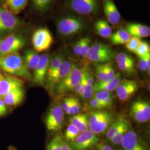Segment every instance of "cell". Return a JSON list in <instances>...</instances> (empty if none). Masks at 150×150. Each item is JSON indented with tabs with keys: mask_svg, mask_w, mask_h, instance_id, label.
<instances>
[{
	"mask_svg": "<svg viewBox=\"0 0 150 150\" xmlns=\"http://www.w3.org/2000/svg\"><path fill=\"white\" fill-rule=\"evenodd\" d=\"M0 68L9 75L28 81L32 76L23 57L18 52L7 54L0 57Z\"/></svg>",
	"mask_w": 150,
	"mask_h": 150,
	"instance_id": "1",
	"label": "cell"
},
{
	"mask_svg": "<svg viewBox=\"0 0 150 150\" xmlns=\"http://www.w3.org/2000/svg\"><path fill=\"white\" fill-rule=\"evenodd\" d=\"M86 22L82 18L74 16H64L57 23V29L60 35L70 36L78 34L85 30Z\"/></svg>",
	"mask_w": 150,
	"mask_h": 150,
	"instance_id": "2",
	"label": "cell"
},
{
	"mask_svg": "<svg viewBox=\"0 0 150 150\" xmlns=\"http://www.w3.org/2000/svg\"><path fill=\"white\" fill-rule=\"evenodd\" d=\"M112 122V116L111 113L103 110H96L91 113L88 116V129L95 134L106 132Z\"/></svg>",
	"mask_w": 150,
	"mask_h": 150,
	"instance_id": "3",
	"label": "cell"
},
{
	"mask_svg": "<svg viewBox=\"0 0 150 150\" xmlns=\"http://www.w3.org/2000/svg\"><path fill=\"white\" fill-rule=\"evenodd\" d=\"M113 56L112 50L107 45L98 42L90 46L85 59L92 62L102 64L110 62Z\"/></svg>",
	"mask_w": 150,
	"mask_h": 150,
	"instance_id": "4",
	"label": "cell"
},
{
	"mask_svg": "<svg viewBox=\"0 0 150 150\" xmlns=\"http://www.w3.org/2000/svg\"><path fill=\"white\" fill-rule=\"evenodd\" d=\"M83 70L78 68L74 64L70 73L56 85V90L59 95L72 91L82 80Z\"/></svg>",
	"mask_w": 150,
	"mask_h": 150,
	"instance_id": "5",
	"label": "cell"
},
{
	"mask_svg": "<svg viewBox=\"0 0 150 150\" xmlns=\"http://www.w3.org/2000/svg\"><path fill=\"white\" fill-rule=\"evenodd\" d=\"M26 41L23 36L18 34H11L6 37L0 43V57L7 54L18 52L23 48Z\"/></svg>",
	"mask_w": 150,
	"mask_h": 150,
	"instance_id": "6",
	"label": "cell"
},
{
	"mask_svg": "<svg viewBox=\"0 0 150 150\" xmlns=\"http://www.w3.org/2000/svg\"><path fill=\"white\" fill-rule=\"evenodd\" d=\"M54 38L51 32L46 27L36 30L32 35V43L35 50L38 52L46 51L51 47Z\"/></svg>",
	"mask_w": 150,
	"mask_h": 150,
	"instance_id": "7",
	"label": "cell"
},
{
	"mask_svg": "<svg viewBox=\"0 0 150 150\" xmlns=\"http://www.w3.org/2000/svg\"><path fill=\"white\" fill-rule=\"evenodd\" d=\"M64 112L61 105H56L49 110L45 119V125L48 131H59L63 126Z\"/></svg>",
	"mask_w": 150,
	"mask_h": 150,
	"instance_id": "8",
	"label": "cell"
},
{
	"mask_svg": "<svg viewBox=\"0 0 150 150\" xmlns=\"http://www.w3.org/2000/svg\"><path fill=\"white\" fill-rule=\"evenodd\" d=\"M68 4L72 11L84 16L94 15L99 10L98 0H69Z\"/></svg>",
	"mask_w": 150,
	"mask_h": 150,
	"instance_id": "9",
	"label": "cell"
},
{
	"mask_svg": "<svg viewBox=\"0 0 150 150\" xmlns=\"http://www.w3.org/2000/svg\"><path fill=\"white\" fill-rule=\"evenodd\" d=\"M20 21L11 11L0 7V35L10 33L20 26Z\"/></svg>",
	"mask_w": 150,
	"mask_h": 150,
	"instance_id": "10",
	"label": "cell"
},
{
	"mask_svg": "<svg viewBox=\"0 0 150 150\" xmlns=\"http://www.w3.org/2000/svg\"><path fill=\"white\" fill-rule=\"evenodd\" d=\"M98 141L97 134L88 129L80 132L73 141L71 142L70 145L74 150H85L97 145Z\"/></svg>",
	"mask_w": 150,
	"mask_h": 150,
	"instance_id": "11",
	"label": "cell"
},
{
	"mask_svg": "<svg viewBox=\"0 0 150 150\" xmlns=\"http://www.w3.org/2000/svg\"><path fill=\"white\" fill-rule=\"evenodd\" d=\"M130 114L136 122L145 123L150 119V103L144 100L133 102L130 108Z\"/></svg>",
	"mask_w": 150,
	"mask_h": 150,
	"instance_id": "12",
	"label": "cell"
},
{
	"mask_svg": "<svg viewBox=\"0 0 150 150\" xmlns=\"http://www.w3.org/2000/svg\"><path fill=\"white\" fill-rule=\"evenodd\" d=\"M139 85L134 80L123 79L120 81L116 88V93L118 99L122 102L129 101L138 90Z\"/></svg>",
	"mask_w": 150,
	"mask_h": 150,
	"instance_id": "13",
	"label": "cell"
},
{
	"mask_svg": "<svg viewBox=\"0 0 150 150\" xmlns=\"http://www.w3.org/2000/svg\"><path fill=\"white\" fill-rule=\"evenodd\" d=\"M121 145L123 150H148L144 141L131 129L125 135Z\"/></svg>",
	"mask_w": 150,
	"mask_h": 150,
	"instance_id": "14",
	"label": "cell"
},
{
	"mask_svg": "<svg viewBox=\"0 0 150 150\" xmlns=\"http://www.w3.org/2000/svg\"><path fill=\"white\" fill-rule=\"evenodd\" d=\"M50 57L47 54L40 56V61L34 70L32 80L40 86H43L46 81V76L50 63Z\"/></svg>",
	"mask_w": 150,
	"mask_h": 150,
	"instance_id": "15",
	"label": "cell"
},
{
	"mask_svg": "<svg viewBox=\"0 0 150 150\" xmlns=\"http://www.w3.org/2000/svg\"><path fill=\"white\" fill-rule=\"evenodd\" d=\"M24 82L21 79L10 75H3L0 79V97L18 88L23 87Z\"/></svg>",
	"mask_w": 150,
	"mask_h": 150,
	"instance_id": "16",
	"label": "cell"
},
{
	"mask_svg": "<svg viewBox=\"0 0 150 150\" xmlns=\"http://www.w3.org/2000/svg\"><path fill=\"white\" fill-rule=\"evenodd\" d=\"M116 61L118 69L122 72L129 75L136 73L134 59L131 55L123 52H120L116 56Z\"/></svg>",
	"mask_w": 150,
	"mask_h": 150,
	"instance_id": "17",
	"label": "cell"
},
{
	"mask_svg": "<svg viewBox=\"0 0 150 150\" xmlns=\"http://www.w3.org/2000/svg\"><path fill=\"white\" fill-rule=\"evenodd\" d=\"M103 11L108 22L112 25H117L121 20V16L113 0H103Z\"/></svg>",
	"mask_w": 150,
	"mask_h": 150,
	"instance_id": "18",
	"label": "cell"
},
{
	"mask_svg": "<svg viewBox=\"0 0 150 150\" xmlns=\"http://www.w3.org/2000/svg\"><path fill=\"white\" fill-rule=\"evenodd\" d=\"M73 66L74 64L68 60H64L62 62L59 68L54 75L51 83L48 86V88L50 91H52L54 87L70 73Z\"/></svg>",
	"mask_w": 150,
	"mask_h": 150,
	"instance_id": "19",
	"label": "cell"
},
{
	"mask_svg": "<svg viewBox=\"0 0 150 150\" xmlns=\"http://www.w3.org/2000/svg\"><path fill=\"white\" fill-rule=\"evenodd\" d=\"M25 95V93L23 87L18 88L3 97V100L7 106L16 107L23 101Z\"/></svg>",
	"mask_w": 150,
	"mask_h": 150,
	"instance_id": "20",
	"label": "cell"
},
{
	"mask_svg": "<svg viewBox=\"0 0 150 150\" xmlns=\"http://www.w3.org/2000/svg\"><path fill=\"white\" fill-rule=\"evenodd\" d=\"M126 30L132 37L141 38L149 37L150 35V27L140 23H129L126 26Z\"/></svg>",
	"mask_w": 150,
	"mask_h": 150,
	"instance_id": "21",
	"label": "cell"
},
{
	"mask_svg": "<svg viewBox=\"0 0 150 150\" xmlns=\"http://www.w3.org/2000/svg\"><path fill=\"white\" fill-rule=\"evenodd\" d=\"M120 81L121 75L120 73H117L116 74L115 77L111 80L97 82L96 83H95L93 85L94 92H95L98 91H105L112 92L116 90Z\"/></svg>",
	"mask_w": 150,
	"mask_h": 150,
	"instance_id": "22",
	"label": "cell"
},
{
	"mask_svg": "<svg viewBox=\"0 0 150 150\" xmlns=\"http://www.w3.org/2000/svg\"><path fill=\"white\" fill-rule=\"evenodd\" d=\"M64 60V56L61 54H59L55 56L54 58L51 60V61H50L46 81L47 83V86L51 83L54 77V75L56 74V71L59 68L60 64H61L62 62Z\"/></svg>",
	"mask_w": 150,
	"mask_h": 150,
	"instance_id": "23",
	"label": "cell"
},
{
	"mask_svg": "<svg viewBox=\"0 0 150 150\" xmlns=\"http://www.w3.org/2000/svg\"><path fill=\"white\" fill-rule=\"evenodd\" d=\"M70 124H72L79 129L80 132L88 129V115L83 113H77L70 118Z\"/></svg>",
	"mask_w": 150,
	"mask_h": 150,
	"instance_id": "24",
	"label": "cell"
},
{
	"mask_svg": "<svg viewBox=\"0 0 150 150\" xmlns=\"http://www.w3.org/2000/svg\"><path fill=\"white\" fill-rule=\"evenodd\" d=\"M23 58L28 69L34 71L40 61V56L35 50L28 49L25 51Z\"/></svg>",
	"mask_w": 150,
	"mask_h": 150,
	"instance_id": "25",
	"label": "cell"
},
{
	"mask_svg": "<svg viewBox=\"0 0 150 150\" xmlns=\"http://www.w3.org/2000/svg\"><path fill=\"white\" fill-rule=\"evenodd\" d=\"M95 30L97 33L103 38H110L112 35V28L107 21L100 20L94 25Z\"/></svg>",
	"mask_w": 150,
	"mask_h": 150,
	"instance_id": "26",
	"label": "cell"
},
{
	"mask_svg": "<svg viewBox=\"0 0 150 150\" xmlns=\"http://www.w3.org/2000/svg\"><path fill=\"white\" fill-rule=\"evenodd\" d=\"M28 2V0H6L10 11L13 15H17L23 10L27 6Z\"/></svg>",
	"mask_w": 150,
	"mask_h": 150,
	"instance_id": "27",
	"label": "cell"
},
{
	"mask_svg": "<svg viewBox=\"0 0 150 150\" xmlns=\"http://www.w3.org/2000/svg\"><path fill=\"white\" fill-rule=\"evenodd\" d=\"M127 120L124 117H120L117 118L115 121H113L106 131V137L109 140L112 139L114 136L117 132L119 129L122 126L123 123H125Z\"/></svg>",
	"mask_w": 150,
	"mask_h": 150,
	"instance_id": "28",
	"label": "cell"
},
{
	"mask_svg": "<svg viewBox=\"0 0 150 150\" xmlns=\"http://www.w3.org/2000/svg\"><path fill=\"white\" fill-rule=\"evenodd\" d=\"M131 128V125L128 120H127L122 126L119 129L117 132L114 136L112 139H111V142L114 145H120L122 141L123 137L126 132Z\"/></svg>",
	"mask_w": 150,
	"mask_h": 150,
	"instance_id": "29",
	"label": "cell"
},
{
	"mask_svg": "<svg viewBox=\"0 0 150 150\" xmlns=\"http://www.w3.org/2000/svg\"><path fill=\"white\" fill-rule=\"evenodd\" d=\"M62 137L59 134H56L50 141L46 146V150H61Z\"/></svg>",
	"mask_w": 150,
	"mask_h": 150,
	"instance_id": "30",
	"label": "cell"
},
{
	"mask_svg": "<svg viewBox=\"0 0 150 150\" xmlns=\"http://www.w3.org/2000/svg\"><path fill=\"white\" fill-rule=\"evenodd\" d=\"M80 134L79 129H77L74 125L70 124L68 126L65 131L64 136L66 141H73L74 139Z\"/></svg>",
	"mask_w": 150,
	"mask_h": 150,
	"instance_id": "31",
	"label": "cell"
},
{
	"mask_svg": "<svg viewBox=\"0 0 150 150\" xmlns=\"http://www.w3.org/2000/svg\"><path fill=\"white\" fill-rule=\"evenodd\" d=\"M134 54L139 58L144 57L147 54H150V45L147 42L141 40Z\"/></svg>",
	"mask_w": 150,
	"mask_h": 150,
	"instance_id": "32",
	"label": "cell"
},
{
	"mask_svg": "<svg viewBox=\"0 0 150 150\" xmlns=\"http://www.w3.org/2000/svg\"><path fill=\"white\" fill-rule=\"evenodd\" d=\"M32 2L38 11L44 12L48 10L52 0H32Z\"/></svg>",
	"mask_w": 150,
	"mask_h": 150,
	"instance_id": "33",
	"label": "cell"
},
{
	"mask_svg": "<svg viewBox=\"0 0 150 150\" xmlns=\"http://www.w3.org/2000/svg\"><path fill=\"white\" fill-rule=\"evenodd\" d=\"M81 108L82 106L80 100L76 97H72V100L69 115L73 116L79 113L80 111Z\"/></svg>",
	"mask_w": 150,
	"mask_h": 150,
	"instance_id": "34",
	"label": "cell"
},
{
	"mask_svg": "<svg viewBox=\"0 0 150 150\" xmlns=\"http://www.w3.org/2000/svg\"><path fill=\"white\" fill-rule=\"evenodd\" d=\"M150 54H147L144 57L139 58L137 62V67L141 71H147L150 69Z\"/></svg>",
	"mask_w": 150,
	"mask_h": 150,
	"instance_id": "35",
	"label": "cell"
},
{
	"mask_svg": "<svg viewBox=\"0 0 150 150\" xmlns=\"http://www.w3.org/2000/svg\"><path fill=\"white\" fill-rule=\"evenodd\" d=\"M141 40L139 38L132 37L127 41V42L125 44V47L131 52L134 53L138 47Z\"/></svg>",
	"mask_w": 150,
	"mask_h": 150,
	"instance_id": "36",
	"label": "cell"
},
{
	"mask_svg": "<svg viewBox=\"0 0 150 150\" xmlns=\"http://www.w3.org/2000/svg\"><path fill=\"white\" fill-rule=\"evenodd\" d=\"M95 72L97 80L98 81L97 82L106 81V75L105 70L104 64H97L96 66Z\"/></svg>",
	"mask_w": 150,
	"mask_h": 150,
	"instance_id": "37",
	"label": "cell"
},
{
	"mask_svg": "<svg viewBox=\"0 0 150 150\" xmlns=\"http://www.w3.org/2000/svg\"><path fill=\"white\" fill-rule=\"evenodd\" d=\"M84 75V74H83ZM94 87L93 85H91L88 84L86 81V78H85V87L84 92L82 96V98L83 100H89L92 98L93 95H94Z\"/></svg>",
	"mask_w": 150,
	"mask_h": 150,
	"instance_id": "38",
	"label": "cell"
},
{
	"mask_svg": "<svg viewBox=\"0 0 150 150\" xmlns=\"http://www.w3.org/2000/svg\"><path fill=\"white\" fill-rule=\"evenodd\" d=\"M104 67L106 75V81L112 80L116 75L112 64L111 63L107 62L104 64Z\"/></svg>",
	"mask_w": 150,
	"mask_h": 150,
	"instance_id": "39",
	"label": "cell"
},
{
	"mask_svg": "<svg viewBox=\"0 0 150 150\" xmlns=\"http://www.w3.org/2000/svg\"><path fill=\"white\" fill-rule=\"evenodd\" d=\"M128 35H129V33L126 30H124V29L118 30V31H117L116 32L112 33L111 36L110 38V41L111 43H113L116 40L120 39L121 38H124Z\"/></svg>",
	"mask_w": 150,
	"mask_h": 150,
	"instance_id": "40",
	"label": "cell"
},
{
	"mask_svg": "<svg viewBox=\"0 0 150 150\" xmlns=\"http://www.w3.org/2000/svg\"><path fill=\"white\" fill-rule=\"evenodd\" d=\"M113 96V95L112 93V92H110L108 91H98L94 93L93 97L97 99L99 102H101L107 97Z\"/></svg>",
	"mask_w": 150,
	"mask_h": 150,
	"instance_id": "41",
	"label": "cell"
},
{
	"mask_svg": "<svg viewBox=\"0 0 150 150\" xmlns=\"http://www.w3.org/2000/svg\"><path fill=\"white\" fill-rule=\"evenodd\" d=\"M91 39L88 37H85L83 38V47L82 48L81 53L80 56L82 58L86 57V54H87L89 48L90 47V44H91Z\"/></svg>",
	"mask_w": 150,
	"mask_h": 150,
	"instance_id": "42",
	"label": "cell"
},
{
	"mask_svg": "<svg viewBox=\"0 0 150 150\" xmlns=\"http://www.w3.org/2000/svg\"><path fill=\"white\" fill-rule=\"evenodd\" d=\"M71 100H72V97H65L63 100L62 102L61 103V107L63 110L64 113L69 115V110H70V106L71 103Z\"/></svg>",
	"mask_w": 150,
	"mask_h": 150,
	"instance_id": "43",
	"label": "cell"
},
{
	"mask_svg": "<svg viewBox=\"0 0 150 150\" xmlns=\"http://www.w3.org/2000/svg\"><path fill=\"white\" fill-rule=\"evenodd\" d=\"M83 38H81L80 40L77 41L75 43L73 48V51H74V53L76 56H80L82 48L83 47Z\"/></svg>",
	"mask_w": 150,
	"mask_h": 150,
	"instance_id": "44",
	"label": "cell"
},
{
	"mask_svg": "<svg viewBox=\"0 0 150 150\" xmlns=\"http://www.w3.org/2000/svg\"><path fill=\"white\" fill-rule=\"evenodd\" d=\"M90 105L92 109L96 110H102L103 109L101 104L94 97L92 98L90 102Z\"/></svg>",
	"mask_w": 150,
	"mask_h": 150,
	"instance_id": "45",
	"label": "cell"
},
{
	"mask_svg": "<svg viewBox=\"0 0 150 150\" xmlns=\"http://www.w3.org/2000/svg\"><path fill=\"white\" fill-rule=\"evenodd\" d=\"M7 112V106L3 98L0 97V116H5Z\"/></svg>",
	"mask_w": 150,
	"mask_h": 150,
	"instance_id": "46",
	"label": "cell"
},
{
	"mask_svg": "<svg viewBox=\"0 0 150 150\" xmlns=\"http://www.w3.org/2000/svg\"><path fill=\"white\" fill-rule=\"evenodd\" d=\"M61 150H74L71 147L70 144L68 143L67 141L63 139L61 144Z\"/></svg>",
	"mask_w": 150,
	"mask_h": 150,
	"instance_id": "47",
	"label": "cell"
},
{
	"mask_svg": "<svg viewBox=\"0 0 150 150\" xmlns=\"http://www.w3.org/2000/svg\"><path fill=\"white\" fill-rule=\"evenodd\" d=\"M96 150H114L109 145L101 144H98L97 145L96 149Z\"/></svg>",
	"mask_w": 150,
	"mask_h": 150,
	"instance_id": "48",
	"label": "cell"
},
{
	"mask_svg": "<svg viewBox=\"0 0 150 150\" xmlns=\"http://www.w3.org/2000/svg\"><path fill=\"white\" fill-rule=\"evenodd\" d=\"M2 74H1V73H0V79H1V77H2Z\"/></svg>",
	"mask_w": 150,
	"mask_h": 150,
	"instance_id": "49",
	"label": "cell"
},
{
	"mask_svg": "<svg viewBox=\"0 0 150 150\" xmlns=\"http://www.w3.org/2000/svg\"><path fill=\"white\" fill-rule=\"evenodd\" d=\"M1 39H0V43H1Z\"/></svg>",
	"mask_w": 150,
	"mask_h": 150,
	"instance_id": "50",
	"label": "cell"
},
{
	"mask_svg": "<svg viewBox=\"0 0 150 150\" xmlns=\"http://www.w3.org/2000/svg\"><path fill=\"white\" fill-rule=\"evenodd\" d=\"M0 1H1V0H0Z\"/></svg>",
	"mask_w": 150,
	"mask_h": 150,
	"instance_id": "51",
	"label": "cell"
}]
</instances>
